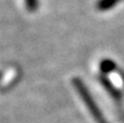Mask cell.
<instances>
[{
  "mask_svg": "<svg viewBox=\"0 0 124 123\" xmlns=\"http://www.w3.org/2000/svg\"><path fill=\"white\" fill-rule=\"evenodd\" d=\"M73 84H74V86H75V88H76V91L79 93V95H81L82 99H83L84 102L86 104L87 108L89 109V111H90V113L93 115V117L96 119L97 123H108L107 120H106L105 118L102 117V115H101L100 110L98 109L97 105L95 104V101H94V99L92 98L90 94L88 93V91L86 89V87L84 86L83 82H82L79 78H74V81H73Z\"/></svg>",
  "mask_w": 124,
  "mask_h": 123,
  "instance_id": "cell-1",
  "label": "cell"
},
{
  "mask_svg": "<svg viewBox=\"0 0 124 123\" xmlns=\"http://www.w3.org/2000/svg\"><path fill=\"white\" fill-rule=\"evenodd\" d=\"M121 0H99L97 2L96 7L99 11H107L114 7L116 3H119Z\"/></svg>",
  "mask_w": 124,
  "mask_h": 123,
  "instance_id": "cell-2",
  "label": "cell"
},
{
  "mask_svg": "<svg viewBox=\"0 0 124 123\" xmlns=\"http://www.w3.org/2000/svg\"><path fill=\"white\" fill-rule=\"evenodd\" d=\"M114 67H116V64H114L112 61L110 60H103L102 62H101V71L103 72H110V71H113Z\"/></svg>",
  "mask_w": 124,
  "mask_h": 123,
  "instance_id": "cell-3",
  "label": "cell"
},
{
  "mask_svg": "<svg viewBox=\"0 0 124 123\" xmlns=\"http://www.w3.org/2000/svg\"><path fill=\"white\" fill-rule=\"evenodd\" d=\"M123 82H124V75H123Z\"/></svg>",
  "mask_w": 124,
  "mask_h": 123,
  "instance_id": "cell-4",
  "label": "cell"
}]
</instances>
